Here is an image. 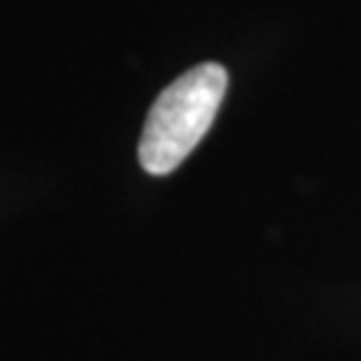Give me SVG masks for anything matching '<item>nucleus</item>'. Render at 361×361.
<instances>
[{
    "label": "nucleus",
    "mask_w": 361,
    "mask_h": 361,
    "mask_svg": "<svg viewBox=\"0 0 361 361\" xmlns=\"http://www.w3.org/2000/svg\"><path fill=\"white\" fill-rule=\"evenodd\" d=\"M225 91L228 70L217 62H204L158 94L140 140V164L147 174H171L193 153L212 129Z\"/></svg>",
    "instance_id": "obj_1"
}]
</instances>
